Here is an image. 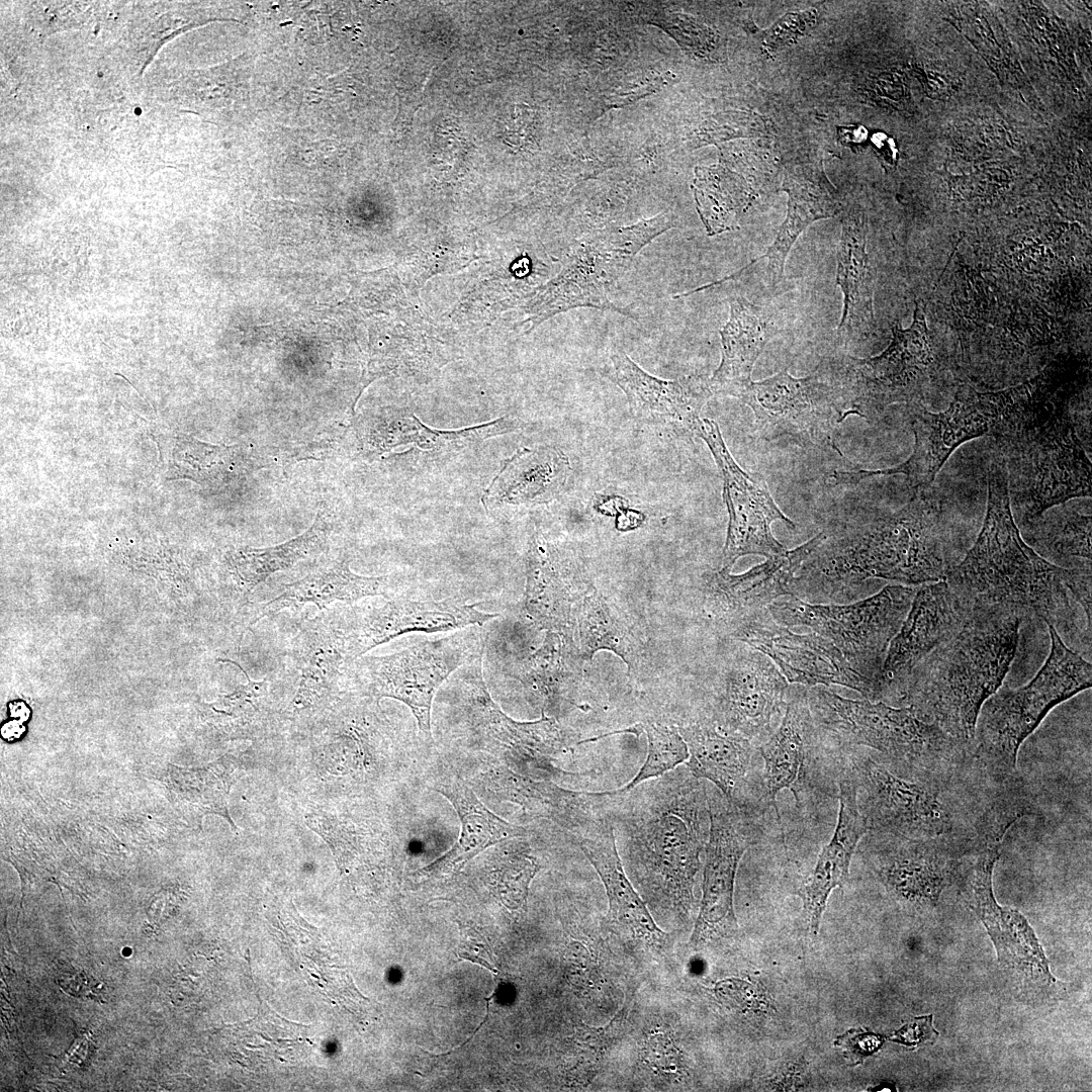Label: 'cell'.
Listing matches in <instances>:
<instances>
[{"mask_svg": "<svg viewBox=\"0 0 1092 1092\" xmlns=\"http://www.w3.org/2000/svg\"><path fill=\"white\" fill-rule=\"evenodd\" d=\"M944 579L974 605L1038 618L1058 634L1077 629L1079 609L1092 617L1091 569L1059 566L1026 544L1013 519L1001 457L989 472L982 529Z\"/></svg>", "mask_w": 1092, "mask_h": 1092, "instance_id": "cell-1", "label": "cell"}, {"mask_svg": "<svg viewBox=\"0 0 1092 1092\" xmlns=\"http://www.w3.org/2000/svg\"><path fill=\"white\" fill-rule=\"evenodd\" d=\"M628 793L610 817L619 854L652 904L687 913L709 834L706 787L676 767Z\"/></svg>", "mask_w": 1092, "mask_h": 1092, "instance_id": "cell-2", "label": "cell"}, {"mask_svg": "<svg viewBox=\"0 0 1092 1092\" xmlns=\"http://www.w3.org/2000/svg\"><path fill=\"white\" fill-rule=\"evenodd\" d=\"M940 510L923 490L897 512L824 541L803 563L792 596L831 599L871 578L919 585L945 578Z\"/></svg>", "mask_w": 1092, "mask_h": 1092, "instance_id": "cell-3", "label": "cell"}, {"mask_svg": "<svg viewBox=\"0 0 1092 1092\" xmlns=\"http://www.w3.org/2000/svg\"><path fill=\"white\" fill-rule=\"evenodd\" d=\"M1022 622L1013 612L975 605L964 626L911 671L899 697L922 721L972 747L980 710L1002 686Z\"/></svg>", "mask_w": 1092, "mask_h": 1092, "instance_id": "cell-4", "label": "cell"}, {"mask_svg": "<svg viewBox=\"0 0 1092 1092\" xmlns=\"http://www.w3.org/2000/svg\"><path fill=\"white\" fill-rule=\"evenodd\" d=\"M1051 652L1036 675L1012 690L1000 687L978 715L972 751L987 772L1001 782L1016 770L1018 750L1048 712L1091 687L1092 667L1048 626Z\"/></svg>", "mask_w": 1092, "mask_h": 1092, "instance_id": "cell-5", "label": "cell"}, {"mask_svg": "<svg viewBox=\"0 0 1092 1092\" xmlns=\"http://www.w3.org/2000/svg\"><path fill=\"white\" fill-rule=\"evenodd\" d=\"M808 702L821 732L875 749L911 772L949 768L972 752L970 745L922 721L910 707L850 700L818 686L808 691Z\"/></svg>", "mask_w": 1092, "mask_h": 1092, "instance_id": "cell-6", "label": "cell"}, {"mask_svg": "<svg viewBox=\"0 0 1092 1092\" xmlns=\"http://www.w3.org/2000/svg\"><path fill=\"white\" fill-rule=\"evenodd\" d=\"M997 443L1010 505L1026 523L1069 499L1091 496V462L1065 412L1055 411Z\"/></svg>", "mask_w": 1092, "mask_h": 1092, "instance_id": "cell-7", "label": "cell"}, {"mask_svg": "<svg viewBox=\"0 0 1092 1092\" xmlns=\"http://www.w3.org/2000/svg\"><path fill=\"white\" fill-rule=\"evenodd\" d=\"M1024 387L978 392L963 386L943 412L921 407L913 417L914 448L909 458L894 467L868 471V477L904 474L916 489H926L950 454L963 443L985 435L996 441L1021 430L1029 421Z\"/></svg>", "mask_w": 1092, "mask_h": 1092, "instance_id": "cell-8", "label": "cell"}, {"mask_svg": "<svg viewBox=\"0 0 1092 1092\" xmlns=\"http://www.w3.org/2000/svg\"><path fill=\"white\" fill-rule=\"evenodd\" d=\"M916 586L890 584L848 605L812 604L787 596L767 610L784 626H805L830 640L851 667L875 685L880 700L887 651L908 614Z\"/></svg>", "mask_w": 1092, "mask_h": 1092, "instance_id": "cell-9", "label": "cell"}, {"mask_svg": "<svg viewBox=\"0 0 1092 1092\" xmlns=\"http://www.w3.org/2000/svg\"><path fill=\"white\" fill-rule=\"evenodd\" d=\"M673 226L672 213L662 212L631 225L605 231L581 243L556 277L537 290L525 305L530 313V330L556 313L581 306L635 318L630 310L611 300V291L642 248Z\"/></svg>", "mask_w": 1092, "mask_h": 1092, "instance_id": "cell-10", "label": "cell"}, {"mask_svg": "<svg viewBox=\"0 0 1092 1092\" xmlns=\"http://www.w3.org/2000/svg\"><path fill=\"white\" fill-rule=\"evenodd\" d=\"M484 645V632L471 626L392 654L360 656L347 672L377 702L391 698L407 706L425 739L431 740L432 705L438 689L453 672L482 656Z\"/></svg>", "mask_w": 1092, "mask_h": 1092, "instance_id": "cell-11", "label": "cell"}, {"mask_svg": "<svg viewBox=\"0 0 1092 1092\" xmlns=\"http://www.w3.org/2000/svg\"><path fill=\"white\" fill-rule=\"evenodd\" d=\"M851 768L869 831L907 838L966 836L959 833L954 811L944 795L943 778L950 768L895 772L866 755H854Z\"/></svg>", "mask_w": 1092, "mask_h": 1092, "instance_id": "cell-12", "label": "cell"}, {"mask_svg": "<svg viewBox=\"0 0 1092 1092\" xmlns=\"http://www.w3.org/2000/svg\"><path fill=\"white\" fill-rule=\"evenodd\" d=\"M741 400L752 410L762 438L787 439L802 447H831L839 452L835 423L850 415L843 379H828L821 370L796 378L784 369L752 381Z\"/></svg>", "mask_w": 1092, "mask_h": 1092, "instance_id": "cell-13", "label": "cell"}, {"mask_svg": "<svg viewBox=\"0 0 1092 1092\" xmlns=\"http://www.w3.org/2000/svg\"><path fill=\"white\" fill-rule=\"evenodd\" d=\"M936 363L931 335L926 326L925 304L915 300L913 322L908 329L892 327V340L878 356L850 359L844 377L851 412L864 416L894 402L921 398Z\"/></svg>", "mask_w": 1092, "mask_h": 1092, "instance_id": "cell-14", "label": "cell"}, {"mask_svg": "<svg viewBox=\"0 0 1092 1092\" xmlns=\"http://www.w3.org/2000/svg\"><path fill=\"white\" fill-rule=\"evenodd\" d=\"M731 634L766 655L788 682L812 688L839 685L877 702L875 685L847 662L825 637L811 632L798 634L776 622L768 610L751 612L729 624Z\"/></svg>", "mask_w": 1092, "mask_h": 1092, "instance_id": "cell-15", "label": "cell"}, {"mask_svg": "<svg viewBox=\"0 0 1092 1092\" xmlns=\"http://www.w3.org/2000/svg\"><path fill=\"white\" fill-rule=\"evenodd\" d=\"M696 436L707 443L722 474L723 498L729 516L722 568L731 569L744 555L770 557L786 551L775 538L771 524L781 521L790 529L795 525L775 503L763 477L743 470L736 463L716 422L702 419Z\"/></svg>", "mask_w": 1092, "mask_h": 1092, "instance_id": "cell-16", "label": "cell"}, {"mask_svg": "<svg viewBox=\"0 0 1092 1092\" xmlns=\"http://www.w3.org/2000/svg\"><path fill=\"white\" fill-rule=\"evenodd\" d=\"M707 791L709 834L705 846L703 894L691 942L695 945L737 930L733 896L744 852L751 845L738 807L719 790Z\"/></svg>", "mask_w": 1092, "mask_h": 1092, "instance_id": "cell-17", "label": "cell"}, {"mask_svg": "<svg viewBox=\"0 0 1092 1092\" xmlns=\"http://www.w3.org/2000/svg\"><path fill=\"white\" fill-rule=\"evenodd\" d=\"M974 609L975 605L945 579L917 585L908 614L887 651L881 673L882 699L899 696L911 671L959 631Z\"/></svg>", "mask_w": 1092, "mask_h": 1092, "instance_id": "cell-18", "label": "cell"}, {"mask_svg": "<svg viewBox=\"0 0 1092 1092\" xmlns=\"http://www.w3.org/2000/svg\"><path fill=\"white\" fill-rule=\"evenodd\" d=\"M1003 836L978 841L969 854L964 892L968 905L987 928L1000 962L1014 966L1033 980L1055 982L1041 946L1027 920L1017 910L1000 906L994 897L992 874Z\"/></svg>", "mask_w": 1092, "mask_h": 1092, "instance_id": "cell-19", "label": "cell"}, {"mask_svg": "<svg viewBox=\"0 0 1092 1092\" xmlns=\"http://www.w3.org/2000/svg\"><path fill=\"white\" fill-rule=\"evenodd\" d=\"M881 835V834H880ZM875 861L887 890L900 902L932 907L958 862L975 845L972 836L907 838L885 835Z\"/></svg>", "mask_w": 1092, "mask_h": 1092, "instance_id": "cell-20", "label": "cell"}, {"mask_svg": "<svg viewBox=\"0 0 1092 1092\" xmlns=\"http://www.w3.org/2000/svg\"><path fill=\"white\" fill-rule=\"evenodd\" d=\"M482 656L460 667L456 675L469 727L485 741L500 745L516 757L551 769L549 762L566 746L556 718L542 715L536 721L520 722L509 717L487 690Z\"/></svg>", "mask_w": 1092, "mask_h": 1092, "instance_id": "cell-21", "label": "cell"}, {"mask_svg": "<svg viewBox=\"0 0 1092 1092\" xmlns=\"http://www.w3.org/2000/svg\"><path fill=\"white\" fill-rule=\"evenodd\" d=\"M499 615L473 605L446 601L394 598L357 612L343 625L350 662L374 647L412 632H447L482 626Z\"/></svg>", "mask_w": 1092, "mask_h": 1092, "instance_id": "cell-22", "label": "cell"}, {"mask_svg": "<svg viewBox=\"0 0 1092 1092\" xmlns=\"http://www.w3.org/2000/svg\"><path fill=\"white\" fill-rule=\"evenodd\" d=\"M589 584L577 564L540 535L526 558L524 610L534 625L573 639L575 618Z\"/></svg>", "mask_w": 1092, "mask_h": 1092, "instance_id": "cell-23", "label": "cell"}, {"mask_svg": "<svg viewBox=\"0 0 1092 1092\" xmlns=\"http://www.w3.org/2000/svg\"><path fill=\"white\" fill-rule=\"evenodd\" d=\"M611 378L625 393L632 415L648 424H673L696 435L702 407L712 396L709 380L690 375L657 378L624 352L611 355Z\"/></svg>", "mask_w": 1092, "mask_h": 1092, "instance_id": "cell-24", "label": "cell"}, {"mask_svg": "<svg viewBox=\"0 0 1092 1092\" xmlns=\"http://www.w3.org/2000/svg\"><path fill=\"white\" fill-rule=\"evenodd\" d=\"M788 680L757 650H745L730 666L717 723L749 740L767 734L784 704Z\"/></svg>", "mask_w": 1092, "mask_h": 1092, "instance_id": "cell-25", "label": "cell"}, {"mask_svg": "<svg viewBox=\"0 0 1092 1092\" xmlns=\"http://www.w3.org/2000/svg\"><path fill=\"white\" fill-rule=\"evenodd\" d=\"M291 656L299 671L293 714L327 708L337 697L349 659L343 625L328 615L301 621L292 642Z\"/></svg>", "mask_w": 1092, "mask_h": 1092, "instance_id": "cell-26", "label": "cell"}, {"mask_svg": "<svg viewBox=\"0 0 1092 1092\" xmlns=\"http://www.w3.org/2000/svg\"><path fill=\"white\" fill-rule=\"evenodd\" d=\"M823 532L793 550L767 560L741 574L721 568L709 582V599L714 611L731 622L751 612L765 609L781 597L791 596L803 563L824 541Z\"/></svg>", "mask_w": 1092, "mask_h": 1092, "instance_id": "cell-27", "label": "cell"}, {"mask_svg": "<svg viewBox=\"0 0 1092 1092\" xmlns=\"http://www.w3.org/2000/svg\"><path fill=\"white\" fill-rule=\"evenodd\" d=\"M819 729L810 711L808 691L796 689L778 730L760 747L764 762V788L781 823L777 796L792 792L797 805L803 804L804 785L817 749Z\"/></svg>", "mask_w": 1092, "mask_h": 1092, "instance_id": "cell-28", "label": "cell"}, {"mask_svg": "<svg viewBox=\"0 0 1092 1092\" xmlns=\"http://www.w3.org/2000/svg\"><path fill=\"white\" fill-rule=\"evenodd\" d=\"M838 789L839 811L834 833L819 853L813 872L801 890L804 914L813 934L819 930L830 893L846 882L854 850L869 832L859 811L857 785L851 767L847 766L841 772Z\"/></svg>", "mask_w": 1092, "mask_h": 1092, "instance_id": "cell-29", "label": "cell"}, {"mask_svg": "<svg viewBox=\"0 0 1092 1092\" xmlns=\"http://www.w3.org/2000/svg\"><path fill=\"white\" fill-rule=\"evenodd\" d=\"M782 189L788 194L786 218L772 244L758 258L767 259L766 273L771 284L783 277L787 257L802 232L812 222L836 216L843 210L838 191L818 164L788 168Z\"/></svg>", "mask_w": 1092, "mask_h": 1092, "instance_id": "cell-30", "label": "cell"}, {"mask_svg": "<svg viewBox=\"0 0 1092 1092\" xmlns=\"http://www.w3.org/2000/svg\"><path fill=\"white\" fill-rule=\"evenodd\" d=\"M779 332L767 309L741 296L732 299L729 320L720 331L721 362L709 379L712 393L741 399L752 383L755 361Z\"/></svg>", "mask_w": 1092, "mask_h": 1092, "instance_id": "cell-31", "label": "cell"}, {"mask_svg": "<svg viewBox=\"0 0 1092 1092\" xmlns=\"http://www.w3.org/2000/svg\"><path fill=\"white\" fill-rule=\"evenodd\" d=\"M574 837L603 882L610 917L640 934H664L623 868L611 818L600 814Z\"/></svg>", "mask_w": 1092, "mask_h": 1092, "instance_id": "cell-32", "label": "cell"}, {"mask_svg": "<svg viewBox=\"0 0 1092 1092\" xmlns=\"http://www.w3.org/2000/svg\"><path fill=\"white\" fill-rule=\"evenodd\" d=\"M678 731L688 745L686 766L690 772L698 780L711 782L738 806L753 753L750 740L725 730L717 722L699 721Z\"/></svg>", "mask_w": 1092, "mask_h": 1092, "instance_id": "cell-33", "label": "cell"}, {"mask_svg": "<svg viewBox=\"0 0 1092 1092\" xmlns=\"http://www.w3.org/2000/svg\"><path fill=\"white\" fill-rule=\"evenodd\" d=\"M434 790L454 807L461 822V832L455 844L438 859L420 870V875L451 874L487 847L527 834L524 827L514 825L491 812L460 780L440 782Z\"/></svg>", "mask_w": 1092, "mask_h": 1092, "instance_id": "cell-34", "label": "cell"}, {"mask_svg": "<svg viewBox=\"0 0 1092 1092\" xmlns=\"http://www.w3.org/2000/svg\"><path fill=\"white\" fill-rule=\"evenodd\" d=\"M568 457L554 446L523 448L504 464L483 502L534 506L555 498L570 473Z\"/></svg>", "mask_w": 1092, "mask_h": 1092, "instance_id": "cell-35", "label": "cell"}, {"mask_svg": "<svg viewBox=\"0 0 1092 1092\" xmlns=\"http://www.w3.org/2000/svg\"><path fill=\"white\" fill-rule=\"evenodd\" d=\"M390 579L386 575L363 576L353 572L349 560L341 557L312 569L301 578L284 585L282 592L265 603L252 622L273 615L285 608L311 603L323 612L334 602L354 604L375 596H387Z\"/></svg>", "mask_w": 1092, "mask_h": 1092, "instance_id": "cell-36", "label": "cell"}, {"mask_svg": "<svg viewBox=\"0 0 1092 1092\" xmlns=\"http://www.w3.org/2000/svg\"><path fill=\"white\" fill-rule=\"evenodd\" d=\"M836 262V285L843 294L838 332L843 337H850L866 331L874 323L864 218L857 211L848 210L842 214Z\"/></svg>", "mask_w": 1092, "mask_h": 1092, "instance_id": "cell-37", "label": "cell"}, {"mask_svg": "<svg viewBox=\"0 0 1092 1092\" xmlns=\"http://www.w3.org/2000/svg\"><path fill=\"white\" fill-rule=\"evenodd\" d=\"M580 658L574 640L546 631L541 646L525 657L517 668L523 684L544 716L555 718L568 701Z\"/></svg>", "mask_w": 1092, "mask_h": 1092, "instance_id": "cell-38", "label": "cell"}, {"mask_svg": "<svg viewBox=\"0 0 1092 1092\" xmlns=\"http://www.w3.org/2000/svg\"><path fill=\"white\" fill-rule=\"evenodd\" d=\"M331 523L320 511L302 534L269 547H239L226 555V564L239 592L248 602L256 586L271 574L288 570L297 562L320 554L328 546Z\"/></svg>", "mask_w": 1092, "mask_h": 1092, "instance_id": "cell-39", "label": "cell"}, {"mask_svg": "<svg viewBox=\"0 0 1092 1092\" xmlns=\"http://www.w3.org/2000/svg\"><path fill=\"white\" fill-rule=\"evenodd\" d=\"M171 479H189L202 486L222 488L253 472L257 465L239 445H213L185 434L172 439L166 462Z\"/></svg>", "mask_w": 1092, "mask_h": 1092, "instance_id": "cell-40", "label": "cell"}, {"mask_svg": "<svg viewBox=\"0 0 1092 1092\" xmlns=\"http://www.w3.org/2000/svg\"><path fill=\"white\" fill-rule=\"evenodd\" d=\"M738 170L724 161L695 169L692 188L697 210L709 236L738 229L741 215L754 200V187Z\"/></svg>", "mask_w": 1092, "mask_h": 1092, "instance_id": "cell-41", "label": "cell"}, {"mask_svg": "<svg viewBox=\"0 0 1092 1092\" xmlns=\"http://www.w3.org/2000/svg\"><path fill=\"white\" fill-rule=\"evenodd\" d=\"M502 774V796L535 816L547 818L578 833L600 814L595 810L594 794L560 788L550 782L521 777L508 769Z\"/></svg>", "mask_w": 1092, "mask_h": 1092, "instance_id": "cell-42", "label": "cell"}, {"mask_svg": "<svg viewBox=\"0 0 1092 1092\" xmlns=\"http://www.w3.org/2000/svg\"><path fill=\"white\" fill-rule=\"evenodd\" d=\"M573 639L581 659L590 660L601 650L620 656L629 670L639 661L640 644L619 610L594 589L577 610Z\"/></svg>", "mask_w": 1092, "mask_h": 1092, "instance_id": "cell-43", "label": "cell"}, {"mask_svg": "<svg viewBox=\"0 0 1092 1092\" xmlns=\"http://www.w3.org/2000/svg\"><path fill=\"white\" fill-rule=\"evenodd\" d=\"M247 677L245 685L211 707L213 717L225 733L238 738H257L273 726L276 706L267 679L255 681L240 666Z\"/></svg>", "mask_w": 1092, "mask_h": 1092, "instance_id": "cell-44", "label": "cell"}, {"mask_svg": "<svg viewBox=\"0 0 1092 1092\" xmlns=\"http://www.w3.org/2000/svg\"><path fill=\"white\" fill-rule=\"evenodd\" d=\"M647 737V755L637 775L623 788L609 792L611 795H623L638 785L659 778L686 762L689 758L688 745L679 731L659 723L645 722L637 725Z\"/></svg>", "mask_w": 1092, "mask_h": 1092, "instance_id": "cell-45", "label": "cell"}, {"mask_svg": "<svg viewBox=\"0 0 1092 1092\" xmlns=\"http://www.w3.org/2000/svg\"><path fill=\"white\" fill-rule=\"evenodd\" d=\"M1035 542L1055 557L1081 559L1091 564V515L1071 513L1057 521L1044 522Z\"/></svg>", "mask_w": 1092, "mask_h": 1092, "instance_id": "cell-46", "label": "cell"}, {"mask_svg": "<svg viewBox=\"0 0 1092 1092\" xmlns=\"http://www.w3.org/2000/svg\"><path fill=\"white\" fill-rule=\"evenodd\" d=\"M769 125L760 115L748 111H726L705 120L692 133L695 148L718 144L738 138H756L769 134Z\"/></svg>", "mask_w": 1092, "mask_h": 1092, "instance_id": "cell-47", "label": "cell"}, {"mask_svg": "<svg viewBox=\"0 0 1092 1092\" xmlns=\"http://www.w3.org/2000/svg\"><path fill=\"white\" fill-rule=\"evenodd\" d=\"M539 870L534 856L521 850L513 855L497 878V892L503 903L520 908L527 900L530 883Z\"/></svg>", "mask_w": 1092, "mask_h": 1092, "instance_id": "cell-48", "label": "cell"}, {"mask_svg": "<svg viewBox=\"0 0 1092 1092\" xmlns=\"http://www.w3.org/2000/svg\"><path fill=\"white\" fill-rule=\"evenodd\" d=\"M715 994L722 1003L743 1013H764L772 1008L763 988L746 980L731 978L720 981L715 986Z\"/></svg>", "mask_w": 1092, "mask_h": 1092, "instance_id": "cell-49", "label": "cell"}, {"mask_svg": "<svg viewBox=\"0 0 1092 1092\" xmlns=\"http://www.w3.org/2000/svg\"><path fill=\"white\" fill-rule=\"evenodd\" d=\"M815 12L809 9L783 16L764 32V47L775 51L796 41L815 24Z\"/></svg>", "mask_w": 1092, "mask_h": 1092, "instance_id": "cell-50", "label": "cell"}, {"mask_svg": "<svg viewBox=\"0 0 1092 1092\" xmlns=\"http://www.w3.org/2000/svg\"><path fill=\"white\" fill-rule=\"evenodd\" d=\"M457 954L459 958L478 964L490 972L497 973L493 956L485 938L473 928L460 925Z\"/></svg>", "mask_w": 1092, "mask_h": 1092, "instance_id": "cell-51", "label": "cell"}, {"mask_svg": "<svg viewBox=\"0 0 1092 1092\" xmlns=\"http://www.w3.org/2000/svg\"><path fill=\"white\" fill-rule=\"evenodd\" d=\"M880 1034L861 1029H851L837 1037L835 1044L843 1050L844 1057L852 1065L860 1064L875 1054L883 1044Z\"/></svg>", "mask_w": 1092, "mask_h": 1092, "instance_id": "cell-52", "label": "cell"}, {"mask_svg": "<svg viewBox=\"0 0 1092 1092\" xmlns=\"http://www.w3.org/2000/svg\"><path fill=\"white\" fill-rule=\"evenodd\" d=\"M932 1020V1014L916 1017L895 1031L890 1039L909 1048L931 1044L938 1036Z\"/></svg>", "mask_w": 1092, "mask_h": 1092, "instance_id": "cell-53", "label": "cell"}, {"mask_svg": "<svg viewBox=\"0 0 1092 1092\" xmlns=\"http://www.w3.org/2000/svg\"><path fill=\"white\" fill-rule=\"evenodd\" d=\"M873 143L877 155L887 170H892L897 162V151L894 142L887 135L878 133L873 136Z\"/></svg>", "mask_w": 1092, "mask_h": 1092, "instance_id": "cell-54", "label": "cell"}, {"mask_svg": "<svg viewBox=\"0 0 1092 1092\" xmlns=\"http://www.w3.org/2000/svg\"><path fill=\"white\" fill-rule=\"evenodd\" d=\"M23 731L24 728L18 721H11L3 726L2 735L5 739H17Z\"/></svg>", "mask_w": 1092, "mask_h": 1092, "instance_id": "cell-55", "label": "cell"}, {"mask_svg": "<svg viewBox=\"0 0 1092 1092\" xmlns=\"http://www.w3.org/2000/svg\"><path fill=\"white\" fill-rule=\"evenodd\" d=\"M11 715L20 720H26L29 716V710L23 703H14L10 706Z\"/></svg>", "mask_w": 1092, "mask_h": 1092, "instance_id": "cell-56", "label": "cell"}]
</instances>
